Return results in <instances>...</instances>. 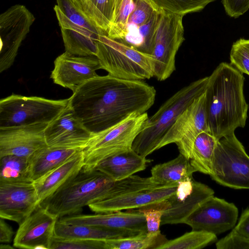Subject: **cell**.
Here are the masks:
<instances>
[{
	"instance_id": "ab89813d",
	"label": "cell",
	"mask_w": 249,
	"mask_h": 249,
	"mask_svg": "<svg viewBox=\"0 0 249 249\" xmlns=\"http://www.w3.org/2000/svg\"><path fill=\"white\" fill-rule=\"evenodd\" d=\"M227 14L237 18L243 15L249 9V0H222Z\"/></svg>"
},
{
	"instance_id": "7402d4cb",
	"label": "cell",
	"mask_w": 249,
	"mask_h": 249,
	"mask_svg": "<svg viewBox=\"0 0 249 249\" xmlns=\"http://www.w3.org/2000/svg\"><path fill=\"white\" fill-rule=\"evenodd\" d=\"M83 166L82 150L57 168L34 181L39 204L76 176Z\"/></svg>"
},
{
	"instance_id": "836d02e7",
	"label": "cell",
	"mask_w": 249,
	"mask_h": 249,
	"mask_svg": "<svg viewBox=\"0 0 249 249\" xmlns=\"http://www.w3.org/2000/svg\"><path fill=\"white\" fill-rule=\"evenodd\" d=\"M167 207L166 199L137 209L144 216L148 234L156 235L160 232V226L161 225V218Z\"/></svg>"
},
{
	"instance_id": "1f68e13d",
	"label": "cell",
	"mask_w": 249,
	"mask_h": 249,
	"mask_svg": "<svg viewBox=\"0 0 249 249\" xmlns=\"http://www.w3.org/2000/svg\"><path fill=\"white\" fill-rule=\"evenodd\" d=\"M216 240V235L213 233L192 230L174 239L167 240L158 249H200Z\"/></svg>"
},
{
	"instance_id": "7a4b0ae2",
	"label": "cell",
	"mask_w": 249,
	"mask_h": 249,
	"mask_svg": "<svg viewBox=\"0 0 249 249\" xmlns=\"http://www.w3.org/2000/svg\"><path fill=\"white\" fill-rule=\"evenodd\" d=\"M209 77L206 90L209 128L218 140L245 126L249 106L244 94L245 78L227 62L220 63Z\"/></svg>"
},
{
	"instance_id": "5b68a950",
	"label": "cell",
	"mask_w": 249,
	"mask_h": 249,
	"mask_svg": "<svg viewBox=\"0 0 249 249\" xmlns=\"http://www.w3.org/2000/svg\"><path fill=\"white\" fill-rule=\"evenodd\" d=\"M96 56L101 69L120 79L143 80L154 77L151 54L141 52L122 42L101 35L96 42Z\"/></svg>"
},
{
	"instance_id": "4fadbf2b",
	"label": "cell",
	"mask_w": 249,
	"mask_h": 249,
	"mask_svg": "<svg viewBox=\"0 0 249 249\" xmlns=\"http://www.w3.org/2000/svg\"><path fill=\"white\" fill-rule=\"evenodd\" d=\"M238 210L232 203L212 196L205 201L182 223L192 230L204 231L219 234L232 229L235 225Z\"/></svg>"
},
{
	"instance_id": "f546056e",
	"label": "cell",
	"mask_w": 249,
	"mask_h": 249,
	"mask_svg": "<svg viewBox=\"0 0 249 249\" xmlns=\"http://www.w3.org/2000/svg\"><path fill=\"white\" fill-rule=\"evenodd\" d=\"M134 8V0H112V18L107 36L122 42L127 33L130 15Z\"/></svg>"
},
{
	"instance_id": "ffe728a7",
	"label": "cell",
	"mask_w": 249,
	"mask_h": 249,
	"mask_svg": "<svg viewBox=\"0 0 249 249\" xmlns=\"http://www.w3.org/2000/svg\"><path fill=\"white\" fill-rule=\"evenodd\" d=\"M58 220L69 224H81L105 228L147 232L143 214L137 210L127 212L120 211L96 213L93 214H76L65 216Z\"/></svg>"
},
{
	"instance_id": "8992f818",
	"label": "cell",
	"mask_w": 249,
	"mask_h": 249,
	"mask_svg": "<svg viewBox=\"0 0 249 249\" xmlns=\"http://www.w3.org/2000/svg\"><path fill=\"white\" fill-rule=\"evenodd\" d=\"M147 112H134L117 124L95 134L83 150L84 171L95 170L103 160L132 148L133 142L144 128Z\"/></svg>"
},
{
	"instance_id": "277c9868",
	"label": "cell",
	"mask_w": 249,
	"mask_h": 249,
	"mask_svg": "<svg viewBox=\"0 0 249 249\" xmlns=\"http://www.w3.org/2000/svg\"><path fill=\"white\" fill-rule=\"evenodd\" d=\"M210 77L194 81L167 99L151 116L135 139L132 149L146 158L158 149L166 133L184 110L206 90Z\"/></svg>"
},
{
	"instance_id": "4316f807",
	"label": "cell",
	"mask_w": 249,
	"mask_h": 249,
	"mask_svg": "<svg viewBox=\"0 0 249 249\" xmlns=\"http://www.w3.org/2000/svg\"><path fill=\"white\" fill-rule=\"evenodd\" d=\"M218 140L209 131L200 132L196 138L191 150L190 163L196 170L211 176L213 161Z\"/></svg>"
},
{
	"instance_id": "ba28073f",
	"label": "cell",
	"mask_w": 249,
	"mask_h": 249,
	"mask_svg": "<svg viewBox=\"0 0 249 249\" xmlns=\"http://www.w3.org/2000/svg\"><path fill=\"white\" fill-rule=\"evenodd\" d=\"M56 1L54 10L65 51L77 55L96 56L99 36L106 34L93 24L72 0Z\"/></svg>"
},
{
	"instance_id": "b9f144b4",
	"label": "cell",
	"mask_w": 249,
	"mask_h": 249,
	"mask_svg": "<svg viewBox=\"0 0 249 249\" xmlns=\"http://www.w3.org/2000/svg\"><path fill=\"white\" fill-rule=\"evenodd\" d=\"M14 232L11 228L4 221V219H0V242L1 244L10 243Z\"/></svg>"
},
{
	"instance_id": "f1b7e54d",
	"label": "cell",
	"mask_w": 249,
	"mask_h": 249,
	"mask_svg": "<svg viewBox=\"0 0 249 249\" xmlns=\"http://www.w3.org/2000/svg\"><path fill=\"white\" fill-rule=\"evenodd\" d=\"M168 240L161 232L149 235L141 232L129 237L106 240V249H158Z\"/></svg>"
},
{
	"instance_id": "603a6c76",
	"label": "cell",
	"mask_w": 249,
	"mask_h": 249,
	"mask_svg": "<svg viewBox=\"0 0 249 249\" xmlns=\"http://www.w3.org/2000/svg\"><path fill=\"white\" fill-rule=\"evenodd\" d=\"M148 162L146 158L131 148L107 157L98 164L95 169L118 181L144 170Z\"/></svg>"
},
{
	"instance_id": "8fae6325",
	"label": "cell",
	"mask_w": 249,
	"mask_h": 249,
	"mask_svg": "<svg viewBox=\"0 0 249 249\" xmlns=\"http://www.w3.org/2000/svg\"><path fill=\"white\" fill-rule=\"evenodd\" d=\"M204 131H210L206 91L180 114L163 137L158 149L175 143L180 154L190 160L194 142L198 134Z\"/></svg>"
},
{
	"instance_id": "4dcf8cb0",
	"label": "cell",
	"mask_w": 249,
	"mask_h": 249,
	"mask_svg": "<svg viewBox=\"0 0 249 249\" xmlns=\"http://www.w3.org/2000/svg\"><path fill=\"white\" fill-rule=\"evenodd\" d=\"M0 159V181H33L29 173L28 158L7 155Z\"/></svg>"
},
{
	"instance_id": "30bf717a",
	"label": "cell",
	"mask_w": 249,
	"mask_h": 249,
	"mask_svg": "<svg viewBox=\"0 0 249 249\" xmlns=\"http://www.w3.org/2000/svg\"><path fill=\"white\" fill-rule=\"evenodd\" d=\"M183 17L161 12L151 54L154 77L158 81L166 80L176 70V54L185 39Z\"/></svg>"
},
{
	"instance_id": "2e32d148",
	"label": "cell",
	"mask_w": 249,
	"mask_h": 249,
	"mask_svg": "<svg viewBox=\"0 0 249 249\" xmlns=\"http://www.w3.org/2000/svg\"><path fill=\"white\" fill-rule=\"evenodd\" d=\"M214 193L212 188L196 181L193 178L179 182L175 192L167 199L168 207L163 213L161 225L182 223Z\"/></svg>"
},
{
	"instance_id": "52a82bcc",
	"label": "cell",
	"mask_w": 249,
	"mask_h": 249,
	"mask_svg": "<svg viewBox=\"0 0 249 249\" xmlns=\"http://www.w3.org/2000/svg\"><path fill=\"white\" fill-rule=\"evenodd\" d=\"M69 100L12 94L0 99V128L50 124L66 107Z\"/></svg>"
},
{
	"instance_id": "74e56055",
	"label": "cell",
	"mask_w": 249,
	"mask_h": 249,
	"mask_svg": "<svg viewBox=\"0 0 249 249\" xmlns=\"http://www.w3.org/2000/svg\"><path fill=\"white\" fill-rule=\"evenodd\" d=\"M134 0V8L130 15L128 25H133L139 28L145 24L157 11L147 0Z\"/></svg>"
},
{
	"instance_id": "d590c367",
	"label": "cell",
	"mask_w": 249,
	"mask_h": 249,
	"mask_svg": "<svg viewBox=\"0 0 249 249\" xmlns=\"http://www.w3.org/2000/svg\"><path fill=\"white\" fill-rule=\"evenodd\" d=\"M231 64L242 73L249 75V39L240 38L232 45Z\"/></svg>"
},
{
	"instance_id": "f35d334b",
	"label": "cell",
	"mask_w": 249,
	"mask_h": 249,
	"mask_svg": "<svg viewBox=\"0 0 249 249\" xmlns=\"http://www.w3.org/2000/svg\"><path fill=\"white\" fill-rule=\"evenodd\" d=\"M216 247L217 249H249V238L231 231L216 243Z\"/></svg>"
},
{
	"instance_id": "8d00e7d4",
	"label": "cell",
	"mask_w": 249,
	"mask_h": 249,
	"mask_svg": "<svg viewBox=\"0 0 249 249\" xmlns=\"http://www.w3.org/2000/svg\"><path fill=\"white\" fill-rule=\"evenodd\" d=\"M161 12L156 11L145 24L138 28V32L142 41V52L152 54Z\"/></svg>"
},
{
	"instance_id": "e0dca14e",
	"label": "cell",
	"mask_w": 249,
	"mask_h": 249,
	"mask_svg": "<svg viewBox=\"0 0 249 249\" xmlns=\"http://www.w3.org/2000/svg\"><path fill=\"white\" fill-rule=\"evenodd\" d=\"M58 219L39 205L19 224L13 240L14 247L50 249Z\"/></svg>"
},
{
	"instance_id": "cb8c5ba5",
	"label": "cell",
	"mask_w": 249,
	"mask_h": 249,
	"mask_svg": "<svg viewBox=\"0 0 249 249\" xmlns=\"http://www.w3.org/2000/svg\"><path fill=\"white\" fill-rule=\"evenodd\" d=\"M140 232L88 225L69 224L58 220L55 227L54 236L62 238L107 240L129 237Z\"/></svg>"
},
{
	"instance_id": "3957f363",
	"label": "cell",
	"mask_w": 249,
	"mask_h": 249,
	"mask_svg": "<svg viewBox=\"0 0 249 249\" xmlns=\"http://www.w3.org/2000/svg\"><path fill=\"white\" fill-rule=\"evenodd\" d=\"M116 181L97 170H82L40 205L61 217L79 214L84 207L106 198Z\"/></svg>"
},
{
	"instance_id": "7bdbcfd3",
	"label": "cell",
	"mask_w": 249,
	"mask_h": 249,
	"mask_svg": "<svg viewBox=\"0 0 249 249\" xmlns=\"http://www.w3.org/2000/svg\"><path fill=\"white\" fill-rule=\"evenodd\" d=\"M0 249H13L14 248H13L12 247H11L9 245L1 244L0 246Z\"/></svg>"
},
{
	"instance_id": "e575fe53",
	"label": "cell",
	"mask_w": 249,
	"mask_h": 249,
	"mask_svg": "<svg viewBox=\"0 0 249 249\" xmlns=\"http://www.w3.org/2000/svg\"><path fill=\"white\" fill-rule=\"evenodd\" d=\"M50 249H106V240L53 236Z\"/></svg>"
},
{
	"instance_id": "9c48e42d",
	"label": "cell",
	"mask_w": 249,
	"mask_h": 249,
	"mask_svg": "<svg viewBox=\"0 0 249 249\" xmlns=\"http://www.w3.org/2000/svg\"><path fill=\"white\" fill-rule=\"evenodd\" d=\"M210 177L224 186L249 189V156L234 133L217 141Z\"/></svg>"
},
{
	"instance_id": "d6986e66",
	"label": "cell",
	"mask_w": 249,
	"mask_h": 249,
	"mask_svg": "<svg viewBox=\"0 0 249 249\" xmlns=\"http://www.w3.org/2000/svg\"><path fill=\"white\" fill-rule=\"evenodd\" d=\"M49 124L0 128V158L7 155L29 158L37 150L47 146L44 131Z\"/></svg>"
},
{
	"instance_id": "60d3db41",
	"label": "cell",
	"mask_w": 249,
	"mask_h": 249,
	"mask_svg": "<svg viewBox=\"0 0 249 249\" xmlns=\"http://www.w3.org/2000/svg\"><path fill=\"white\" fill-rule=\"evenodd\" d=\"M232 231L240 235L249 238V208L243 213L237 225Z\"/></svg>"
},
{
	"instance_id": "5bb4252c",
	"label": "cell",
	"mask_w": 249,
	"mask_h": 249,
	"mask_svg": "<svg viewBox=\"0 0 249 249\" xmlns=\"http://www.w3.org/2000/svg\"><path fill=\"white\" fill-rule=\"evenodd\" d=\"M44 135L50 148L84 150L95 134L84 125L68 104L47 125Z\"/></svg>"
},
{
	"instance_id": "d6a6232c",
	"label": "cell",
	"mask_w": 249,
	"mask_h": 249,
	"mask_svg": "<svg viewBox=\"0 0 249 249\" xmlns=\"http://www.w3.org/2000/svg\"><path fill=\"white\" fill-rule=\"evenodd\" d=\"M157 11L184 16L203 9L215 0H147Z\"/></svg>"
},
{
	"instance_id": "d4e9b609",
	"label": "cell",
	"mask_w": 249,
	"mask_h": 249,
	"mask_svg": "<svg viewBox=\"0 0 249 249\" xmlns=\"http://www.w3.org/2000/svg\"><path fill=\"white\" fill-rule=\"evenodd\" d=\"M74 149H54L46 146L34 152L28 158L30 178L35 181L57 168L78 151Z\"/></svg>"
},
{
	"instance_id": "44dd1931",
	"label": "cell",
	"mask_w": 249,
	"mask_h": 249,
	"mask_svg": "<svg viewBox=\"0 0 249 249\" xmlns=\"http://www.w3.org/2000/svg\"><path fill=\"white\" fill-rule=\"evenodd\" d=\"M177 187V186H169L138 191L110 199L96 201L88 206L95 213L138 209L167 199L175 192Z\"/></svg>"
},
{
	"instance_id": "6da1fadb",
	"label": "cell",
	"mask_w": 249,
	"mask_h": 249,
	"mask_svg": "<svg viewBox=\"0 0 249 249\" xmlns=\"http://www.w3.org/2000/svg\"><path fill=\"white\" fill-rule=\"evenodd\" d=\"M155 88L142 80L109 74L98 75L79 87L69 105L84 125L94 134L121 122L131 114H143L154 105Z\"/></svg>"
},
{
	"instance_id": "ac0fdd59",
	"label": "cell",
	"mask_w": 249,
	"mask_h": 249,
	"mask_svg": "<svg viewBox=\"0 0 249 249\" xmlns=\"http://www.w3.org/2000/svg\"><path fill=\"white\" fill-rule=\"evenodd\" d=\"M101 69L96 56H81L67 51L57 56L51 78L53 83L71 89L72 92L88 80L97 76Z\"/></svg>"
},
{
	"instance_id": "484cf974",
	"label": "cell",
	"mask_w": 249,
	"mask_h": 249,
	"mask_svg": "<svg viewBox=\"0 0 249 249\" xmlns=\"http://www.w3.org/2000/svg\"><path fill=\"white\" fill-rule=\"evenodd\" d=\"M196 172L190 160L179 154L173 160L153 166L151 177L160 184L178 185L180 182L192 178Z\"/></svg>"
},
{
	"instance_id": "83f0119b",
	"label": "cell",
	"mask_w": 249,
	"mask_h": 249,
	"mask_svg": "<svg viewBox=\"0 0 249 249\" xmlns=\"http://www.w3.org/2000/svg\"><path fill=\"white\" fill-rule=\"evenodd\" d=\"M76 7L107 35L112 18V0H72Z\"/></svg>"
},
{
	"instance_id": "9a60e30c",
	"label": "cell",
	"mask_w": 249,
	"mask_h": 249,
	"mask_svg": "<svg viewBox=\"0 0 249 249\" xmlns=\"http://www.w3.org/2000/svg\"><path fill=\"white\" fill-rule=\"evenodd\" d=\"M39 205L34 181H0V218L19 224Z\"/></svg>"
},
{
	"instance_id": "7c38bea8",
	"label": "cell",
	"mask_w": 249,
	"mask_h": 249,
	"mask_svg": "<svg viewBox=\"0 0 249 249\" xmlns=\"http://www.w3.org/2000/svg\"><path fill=\"white\" fill-rule=\"evenodd\" d=\"M35 20L34 15L21 4L14 5L0 14V72L13 65Z\"/></svg>"
}]
</instances>
